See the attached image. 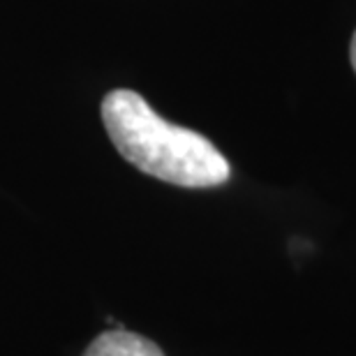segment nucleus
Here are the masks:
<instances>
[{
	"instance_id": "f03ea898",
	"label": "nucleus",
	"mask_w": 356,
	"mask_h": 356,
	"mask_svg": "<svg viewBox=\"0 0 356 356\" xmlns=\"http://www.w3.org/2000/svg\"><path fill=\"white\" fill-rule=\"evenodd\" d=\"M83 356H165V352L139 333L113 329L92 340Z\"/></svg>"
},
{
	"instance_id": "f257e3e1",
	"label": "nucleus",
	"mask_w": 356,
	"mask_h": 356,
	"mask_svg": "<svg viewBox=\"0 0 356 356\" xmlns=\"http://www.w3.org/2000/svg\"><path fill=\"white\" fill-rule=\"evenodd\" d=\"M106 134L139 172L181 188H216L229 178V162L204 134L158 116L139 92L116 88L102 99Z\"/></svg>"
},
{
	"instance_id": "7ed1b4c3",
	"label": "nucleus",
	"mask_w": 356,
	"mask_h": 356,
	"mask_svg": "<svg viewBox=\"0 0 356 356\" xmlns=\"http://www.w3.org/2000/svg\"><path fill=\"white\" fill-rule=\"evenodd\" d=\"M350 60H352V67H354V72H356V33H354V38H352V47H350Z\"/></svg>"
}]
</instances>
